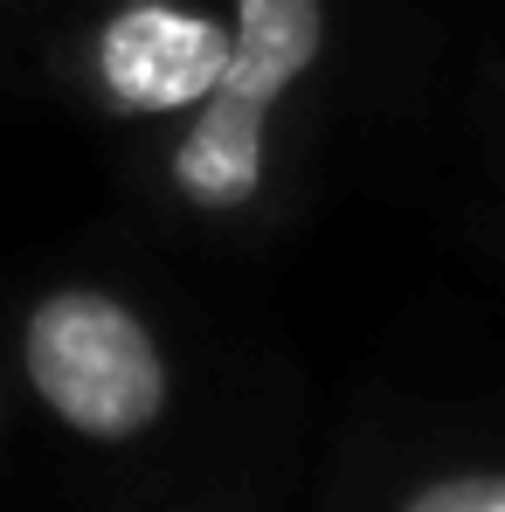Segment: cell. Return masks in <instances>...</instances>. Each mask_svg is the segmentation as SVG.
<instances>
[{"label":"cell","mask_w":505,"mask_h":512,"mask_svg":"<svg viewBox=\"0 0 505 512\" xmlns=\"http://www.w3.org/2000/svg\"><path fill=\"white\" fill-rule=\"evenodd\" d=\"M333 49V0H229V63L160 153V187L194 222H250L277 187V125Z\"/></svg>","instance_id":"1"},{"label":"cell","mask_w":505,"mask_h":512,"mask_svg":"<svg viewBox=\"0 0 505 512\" xmlns=\"http://www.w3.org/2000/svg\"><path fill=\"white\" fill-rule=\"evenodd\" d=\"M21 381L28 395L84 443H139L173 409V360L153 319L97 284L63 277L21 305Z\"/></svg>","instance_id":"2"},{"label":"cell","mask_w":505,"mask_h":512,"mask_svg":"<svg viewBox=\"0 0 505 512\" xmlns=\"http://www.w3.org/2000/svg\"><path fill=\"white\" fill-rule=\"evenodd\" d=\"M229 63V14L201 0H125L84 42V84L111 118H187Z\"/></svg>","instance_id":"3"},{"label":"cell","mask_w":505,"mask_h":512,"mask_svg":"<svg viewBox=\"0 0 505 512\" xmlns=\"http://www.w3.org/2000/svg\"><path fill=\"white\" fill-rule=\"evenodd\" d=\"M395 512H505V471H443Z\"/></svg>","instance_id":"4"},{"label":"cell","mask_w":505,"mask_h":512,"mask_svg":"<svg viewBox=\"0 0 505 512\" xmlns=\"http://www.w3.org/2000/svg\"><path fill=\"white\" fill-rule=\"evenodd\" d=\"M111 7H125V0H111Z\"/></svg>","instance_id":"5"}]
</instances>
